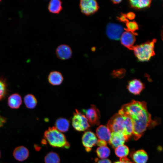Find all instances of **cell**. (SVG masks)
Masks as SVG:
<instances>
[{
    "label": "cell",
    "mask_w": 163,
    "mask_h": 163,
    "mask_svg": "<svg viewBox=\"0 0 163 163\" xmlns=\"http://www.w3.org/2000/svg\"><path fill=\"white\" fill-rule=\"evenodd\" d=\"M112 2L114 4H117L120 3V2L122 1V0H111Z\"/></svg>",
    "instance_id": "36"
},
{
    "label": "cell",
    "mask_w": 163,
    "mask_h": 163,
    "mask_svg": "<svg viewBox=\"0 0 163 163\" xmlns=\"http://www.w3.org/2000/svg\"><path fill=\"white\" fill-rule=\"evenodd\" d=\"M130 156L136 163H146L148 159L147 152L143 149L132 151L130 154Z\"/></svg>",
    "instance_id": "15"
},
{
    "label": "cell",
    "mask_w": 163,
    "mask_h": 163,
    "mask_svg": "<svg viewBox=\"0 0 163 163\" xmlns=\"http://www.w3.org/2000/svg\"><path fill=\"white\" fill-rule=\"evenodd\" d=\"M2 2V1L0 0V2Z\"/></svg>",
    "instance_id": "38"
},
{
    "label": "cell",
    "mask_w": 163,
    "mask_h": 163,
    "mask_svg": "<svg viewBox=\"0 0 163 163\" xmlns=\"http://www.w3.org/2000/svg\"><path fill=\"white\" fill-rule=\"evenodd\" d=\"M127 141L123 134L120 132H113L111 133L108 142L109 144L113 148L123 145Z\"/></svg>",
    "instance_id": "11"
},
{
    "label": "cell",
    "mask_w": 163,
    "mask_h": 163,
    "mask_svg": "<svg viewBox=\"0 0 163 163\" xmlns=\"http://www.w3.org/2000/svg\"><path fill=\"white\" fill-rule=\"evenodd\" d=\"M6 122V118L0 115V127L2 126Z\"/></svg>",
    "instance_id": "33"
},
{
    "label": "cell",
    "mask_w": 163,
    "mask_h": 163,
    "mask_svg": "<svg viewBox=\"0 0 163 163\" xmlns=\"http://www.w3.org/2000/svg\"><path fill=\"white\" fill-rule=\"evenodd\" d=\"M13 156L17 160L22 161L26 160L29 155V151L27 148L23 146L17 147L14 150Z\"/></svg>",
    "instance_id": "14"
},
{
    "label": "cell",
    "mask_w": 163,
    "mask_h": 163,
    "mask_svg": "<svg viewBox=\"0 0 163 163\" xmlns=\"http://www.w3.org/2000/svg\"><path fill=\"white\" fill-rule=\"evenodd\" d=\"M72 125L74 129L78 131L86 130L90 126L85 116L77 109L73 113Z\"/></svg>",
    "instance_id": "5"
},
{
    "label": "cell",
    "mask_w": 163,
    "mask_h": 163,
    "mask_svg": "<svg viewBox=\"0 0 163 163\" xmlns=\"http://www.w3.org/2000/svg\"><path fill=\"white\" fill-rule=\"evenodd\" d=\"M55 126L56 129L60 132H66L69 130V122L66 118H59L56 120Z\"/></svg>",
    "instance_id": "20"
},
{
    "label": "cell",
    "mask_w": 163,
    "mask_h": 163,
    "mask_svg": "<svg viewBox=\"0 0 163 163\" xmlns=\"http://www.w3.org/2000/svg\"><path fill=\"white\" fill-rule=\"evenodd\" d=\"M124 28L120 25L110 23L106 27V34L108 37L111 39L118 40L124 30Z\"/></svg>",
    "instance_id": "8"
},
{
    "label": "cell",
    "mask_w": 163,
    "mask_h": 163,
    "mask_svg": "<svg viewBox=\"0 0 163 163\" xmlns=\"http://www.w3.org/2000/svg\"><path fill=\"white\" fill-rule=\"evenodd\" d=\"M81 12L87 16L94 14L98 9V4L95 0H81L79 2Z\"/></svg>",
    "instance_id": "6"
},
{
    "label": "cell",
    "mask_w": 163,
    "mask_h": 163,
    "mask_svg": "<svg viewBox=\"0 0 163 163\" xmlns=\"http://www.w3.org/2000/svg\"><path fill=\"white\" fill-rule=\"evenodd\" d=\"M135 35V34L128 31L123 32L120 37L121 44L129 50L136 41Z\"/></svg>",
    "instance_id": "12"
},
{
    "label": "cell",
    "mask_w": 163,
    "mask_h": 163,
    "mask_svg": "<svg viewBox=\"0 0 163 163\" xmlns=\"http://www.w3.org/2000/svg\"><path fill=\"white\" fill-rule=\"evenodd\" d=\"M5 91L6 87L5 84L0 80V100L4 96Z\"/></svg>",
    "instance_id": "27"
},
{
    "label": "cell",
    "mask_w": 163,
    "mask_h": 163,
    "mask_svg": "<svg viewBox=\"0 0 163 163\" xmlns=\"http://www.w3.org/2000/svg\"><path fill=\"white\" fill-rule=\"evenodd\" d=\"M114 163H133L128 158L125 157L120 158V161L115 162Z\"/></svg>",
    "instance_id": "30"
},
{
    "label": "cell",
    "mask_w": 163,
    "mask_h": 163,
    "mask_svg": "<svg viewBox=\"0 0 163 163\" xmlns=\"http://www.w3.org/2000/svg\"><path fill=\"white\" fill-rule=\"evenodd\" d=\"M130 117L133 123L132 135L135 140L139 139L148 128H153L159 123V120H152L147 106L143 107Z\"/></svg>",
    "instance_id": "1"
},
{
    "label": "cell",
    "mask_w": 163,
    "mask_h": 163,
    "mask_svg": "<svg viewBox=\"0 0 163 163\" xmlns=\"http://www.w3.org/2000/svg\"><path fill=\"white\" fill-rule=\"evenodd\" d=\"M24 101L26 107L29 109H33L36 106L37 101L35 96L32 94H27L24 97Z\"/></svg>",
    "instance_id": "22"
},
{
    "label": "cell",
    "mask_w": 163,
    "mask_h": 163,
    "mask_svg": "<svg viewBox=\"0 0 163 163\" xmlns=\"http://www.w3.org/2000/svg\"><path fill=\"white\" fill-rule=\"evenodd\" d=\"M144 88L145 86L141 81L136 79L130 81L127 86L128 91L135 95L140 94Z\"/></svg>",
    "instance_id": "13"
},
{
    "label": "cell",
    "mask_w": 163,
    "mask_h": 163,
    "mask_svg": "<svg viewBox=\"0 0 163 163\" xmlns=\"http://www.w3.org/2000/svg\"><path fill=\"white\" fill-rule=\"evenodd\" d=\"M157 40L154 38L140 45L133 46L129 50L133 51L134 54L139 61H148L155 55V45Z\"/></svg>",
    "instance_id": "3"
},
{
    "label": "cell",
    "mask_w": 163,
    "mask_h": 163,
    "mask_svg": "<svg viewBox=\"0 0 163 163\" xmlns=\"http://www.w3.org/2000/svg\"><path fill=\"white\" fill-rule=\"evenodd\" d=\"M44 137L53 147L68 149L70 147L65 135L55 126L49 127L45 132Z\"/></svg>",
    "instance_id": "4"
},
{
    "label": "cell",
    "mask_w": 163,
    "mask_h": 163,
    "mask_svg": "<svg viewBox=\"0 0 163 163\" xmlns=\"http://www.w3.org/2000/svg\"><path fill=\"white\" fill-rule=\"evenodd\" d=\"M97 145L99 147L106 146L107 142L104 140L101 139L97 140Z\"/></svg>",
    "instance_id": "31"
},
{
    "label": "cell",
    "mask_w": 163,
    "mask_h": 163,
    "mask_svg": "<svg viewBox=\"0 0 163 163\" xmlns=\"http://www.w3.org/2000/svg\"><path fill=\"white\" fill-rule=\"evenodd\" d=\"M131 6L136 9L149 8L152 1L151 0H131L129 1Z\"/></svg>",
    "instance_id": "18"
},
{
    "label": "cell",
    "mask_w": 163,
    "mask_h": 163,
    "mask_svg": "<svg viewBox=\"0 0 163 163\" xmlns=\"http://www.w3.org/2000/svg\"><path fill=\"white\" fill-rule=\"evenodd\" d=\"M63 80L62 74L57 71L51 72L48 76L49 82L53 85H60Z\"/></svg>",
    "instance_id": "17"
},
{
    "label": "cell",
    "mask_w": 163,
    "mask_h": 163,
    "mask_svg": "<svg viewBox=\"0 0 163 163\" xmlns=\"http://www.w3.org/2000/svg\"><path fill=\"white\" fill-rule=\"evenodd\" d=\"M111 132L107 126L101 125L96 129V134L99 139L109 142L111 135Z\"/></svg>",
    "instance_id": "16"
},
{
    "label": "cell",
    "mask_w": 163,
    "mask_h": 163,
    "mask_svg": "<svg viewBox=\"0 0 163 163\" xmlns=\"http://www.w3.org/2000/svg\"><path fill=\"white\" fill-rule=\"evenodd\" d=\"M115 152L116 156L120 158L125 157L129 154V149L127 146L123 145L115 148Z\"/></svg>",
    "instance_id": "24"
},
{
    "label": "cell",
    "mask_w": 163,
    "mask_h": 163,
    "mask_svg": "<svg viewBox=\"0 0 163 163\" xmlns=\"http://www.w3.org/2000/svg\"><path fill=\"white\" fill-rule=\"evenodd\" d=\"M125 70L123 69L114 71L112 73L113 75L116 77H121L124 75Z\"/></svg>",
    "instance_id": "28"
},
{
    "label": "cell",
    "mask_w": 163,
    "mask_h": 163,
    "mask_svg": "<svg viewBox=\"0 0 163 163\" xmlns=\"http://www.w3.org/2000/svg\"><path fill=\"white\" fill-rule=\"evenodd\" d=\"M83 111L90 124L92 125H98L99 124L100 113L95 106L91 105L89 108L83 109Z\"/></svg>",
    "instance_id": "7"
},
{
    "label": "cell",
    "mask_w": 163,
    "mask_h": 163,
    "mask_svg": "<svg viewBox=\"0 0 163 163\" xmlns=\"http://www.w3.org/2000/svg\"><path fill=\"white\" fill-rule=\"evenodd\" d=\"M48 8L50 12L58 14L62 9V2L60 0H51L49 3Z\"/></svg>",
    "instance_id": "19"
},
{
    "label": "cell",
    "mask_w": 163,
    "mask_h": 163,
    "mask_svg": "<svg viewBox=\"0 0 163 163\" xmlns=\"http://www.w3.org/2000/svg\"><path fill=\"white\" fill-rule=\"evenodd\" d=\"M21 96L18 94H14L10 95L8 100L9 106L13 109L18 108L22 103Z\"/></svg>",
    "instance_id": "21"
},
{
    "label": "cell",
    "mask_w": 163,
    "mask_h": 163,
    "mask_svg": "<svg viewBox=\"0 0 163 163\" xmlns=\"http://www.w3.org/2000/svg\"><path fill=\"white\" fill-rule=\"evenodd\" d=\"M72 54L71 48L66 44H62L59 46L56 50V54L57 57L61 60H66L70 58Z\"/></svg>",
    "instance_id": "10"
},
{
    "label": "cell",
    "mask_w": 163,
    "mask_h": 163,
    "mask_svg": "<svg viewBox=\"0 0 163 163\" xmlns=\"http://www.w3.org/2000/svg\"><path fill=\"white\" fill-rule=\"evenodd\" d=\"M82 143L87 152H89L91 148L97 144V141L95 134L92 132L87 131L85 132L82 138Z\"/></svg>",
    "instance_id": "9"
},
{
    "label": "cell",
    "mask_w": 163,
    "mask_h": 163,
    "mask_svg": "<svg viewBox=\"0 0 163 163\" xmlns=\"http://www.w3.org/2000/svg\"><path fill=\"white\" fill-rule=\"evenodd\" d=\"M126 17L128 19L132 20L135 17L136 15L133 12H129L126 14Z\"/></svg>",
    "instance_id": "32"
},
{
    "label": "cell",
    "mask_w": 163,
    "mask_h": 163,
    "mask_svg": "<svg viewBox=\"0 0 163 163\" xmlns=\"http://www.w3.org/2000/svg\"><path fill=\"white\" fill-rule=\"evenodd\" d=\"M45 163H60V158L56 152H51L46 154L44 158Z\"/></svg>",
    "instance_id": "23"
},
{
    "label": "cell",
    "mask_w": 163,
    "mask_h": 163,
    "mask_svg": "<svg viewBox=\"0 0 163 163\" xmlns=\"http://www.w3.org/2000/svg\"><path fill=\"white\" fill-rule=\"evenodd\" d=\"M107 126L111 132H120L127 140L133 134V123L129 116L118 112L108 121Z\"/></svg>",
    "instance_id": "2"
},
{
    "label": "cell",
    "mask_w": 163,
    "mask_h": 163,
    "mask_svg": "<svg viewBox=\"0 0 163 163\" xmlns=\"http://www.w3.org/2000/svg\"><path fill=\"white\" fill-rule=\"evenodd\" d=\"M0 157H1V152L0 151Z\"/></svg>",
    "instance_id": "37"
},
{
    "label": "cell",
    "mask_w": 163,
    "mask_h": 163,
    "mask_svg": "<svg viewBox=\"0 0 163 163\" xmlns=\"http://www.w3.org/2000/svg\"><path fill=\"white\" fill-rule=\"evenodd\" d=\"M97 163H111V162L110 160L105 158L100 160Z\"/></svg>",
    "instance_id": "34"
},
{
    "label": "cell",
    "mask_w": 163,
    "mask_h": 163,
    "mask_svg": "<svg viewBox=\"0 0 163 163\" xmlns=\"http://www.w3.org/2000/svg\"><path fill=\"white\" fill-rule=\"evenodd\" d=\"M160 37L161 40L163 42V25L162 26L160 30Z\"/></svg>",
    "instance_id": "35"
},
{
    "label": "cell",
    "mask_w": 163,
    "mask_h": 163,
    "mask_svg": "<svg viewBox=\"0 0 163 163\" xmlns=\"http://www.w3.org/2000/svg\"><path fill=\"white\" fill-rule=\"evenodd\" d=\"M117 19L120 22L126 24L129 21V20L126 17V14L121 13L120 16L117 17Z\"/></svg>",
    "instance_id": "29"
},
{
    "label": "cell",
    "mask_w": 163,
    "mask_h": 163,
    "mask_svg": "<svg viewBox=\"0 0 163 163\" xmlns=\"http://www.w3.org/2000/svg\"><path fill=\"white\" fill-rule=\"evenodd\" d=\"M96 153L98 156L101 159H105L110 154V150L106 146L99 147L96 149Z\"/></svg>",
    "instance_id": "25"
},
{
    "label": "cell",
    "mask_w": 163,
    "mask_h": 163,
    "mask_svg": "<svg viewBox=\"0 0 163 163\" xmlns=\"http://www.w3.org/2000/svg\"><path fill=\"white\" fill-rule=\"evenodd\" d=\"M126 24V28H124V30L132 32L136 35H137V34L135 32V31L139 29L138 25L136 21H129Z\"/></svg>",
    "instance_id": "26"
}]
</instances>
